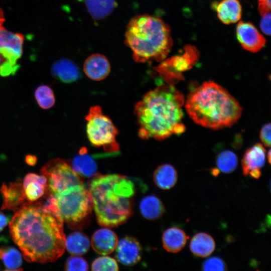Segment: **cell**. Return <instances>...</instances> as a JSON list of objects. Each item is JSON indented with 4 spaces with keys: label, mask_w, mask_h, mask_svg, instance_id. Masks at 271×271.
<instances>
[{
    "label": "cell",
    "mask_w": 271,
    "mask_h": 271,
    "mask_svg": "<svg viewBox=\"0 0 271 271\" xmlns=\"http://www.w3.org/2000/svg\"><path fill=\"white\" fill-rule=\"evenodd\" d=\"M63 223L45 202H25L9 223L10 235L27 261L54 262L65 250Z\"/></svg>",
    "instance_id": "obj_1"
},
{
    "label": "cell",
    "mask_w": 271,
    "mask_h": 271,
    "mask_svg": "<svg viewBox=\"0 0 271 271\" xmlns=\"http://www.w3.org/2000/svg\"><path fill=\"white\" fill-rule=\"evenodd\" d=\"M184 102L183 94L173 84H163L148 92L134 107L139 136L161 141L183 133Z\"/></svg>",
    "instance_id": "obj_2"
},
{
    "label": "cell",
    "mask_w": 271,
    "mask_h": 271,
    "mask_svg": "<svg viewBox=\"0 0 271 271\" xmlns=\"http://www.w3.org/2000/svg\"><path fill=\"white\" fill-rule=\"evenodd\" d=\"M88 188L100 226L117 227L131 216L136 189L133 183L127 177L97 173L92 177Z\"/></svg>",
    "instance_id": "obj_3"
},
{
    "label": "cell",
    "mask_w": 271,
    "mask_h": 271,
    "mask_svg": "<svg viewBox=\"0 0 271 271\" xmlns=\"http://www.w3.org/2000/svg\"><path fill=\"white\" fill-rule=\"evenodd\" d=\"M184 105L195 123L215 130L234 124L242 110L238 101L225 88L211 80L191 90Z\"/></svg>",
    "instance_id": "obj_4"
},
{
    "label": "cell",
    "mask_w": 271,
    "mask_h": 271,
    "mask_svg": "<svg viewBox=\"0 0 271 271\" xmlns=\"http://www.w3.org/2000/svg\"><path fill=\"white\" fill-rule=\"evenodd\" d=\"M124 36V43L132 51L136 62H161L173 45L169 26L161 18L148 14L131 18Z\"/></svg>",
    "instance_id": "obj_5"
},
{
    "label": "cell",
    "mask_w": 271,
    "mask_h": 271,
    "mask_svg": "<svg viewBox=\"0 0 271 271\" xmlns=\"http://www.w3.org/2000/svg\"><path fill=\"white\" fill-rule=\"evenodd\" d=\"M45 197L48 208L71 228L83 223L93 209L90 192L83 183Z\"/></svg>",
    "instance_id": "obj_6"
},
{
    "label": "cell",
    "mask_w": 271,
    "mask_h": 271,
    "mask_svg": "<svg viewBox=\"0 0 271 271\" xmlns=\"http://www.w3.org/2000/svg\"><path fill=\"white\" fill-rule=\"evenodd\" d=\"M85 120L87 136L94 147L102 148L109 153L119 151V146L116 140L118 130L99 106H91Z\"/></svg>",
    "instance_id": "obj_7"
},
{
    "label": "cell",
    "mask_w": 271,
    "mask_h": 271,
    "mask_svg": "<svg viewBox=\"0 0 271 271\" xmlns=\"http://www.w3.org/2000/svg\"><path fill=\"white\" fill-rule=\"evenodd\" d=\"M40 173L47 179L46 196L55 194L70 186L83 183L81 177L61 159L50 160L42 167Z\"/></svg>",
    "instance_id": "obj_8"
},
{
    "label": "cell",
    "mask_w": 271,
    "mask_h": 271,
    "mask_svg": "<svg viewBox=\"0 0 271 271\" xmlns=\"http://www.w3.org/2000/svg\"><path fill=\"white\" fill-rule=\"evenodd\" d=\"M198 58V52L194 47L187 46L185 53L163 60L155 68L160 76L168 84L175 79H179V74L189 69Z\"/></svg>",
    "instance_id": "obj_9"
},
{
    "label": "cell",
    "mask_w": 271,
    "mask_h": 271,
    "mask_svg": "<svg viewBox=\"0 0 271 271\" xmlns=\"http://www.w3.org/2000/svg\"><path fill=\"white\" fill-rule=\"evenodd\" d=\"M24 40L23 35L0 27V54L14 65L19 66L17 61L22 56Z\"/></svg>",
    "instance_id": "obj_10"
},
{
    "label": "cell",
    "mask_w": 271,
    "mask_h": 271,
    "mask_svg": "<svg viewBox=\"0 0 271 271\" xmlns=\"http://www.w3.org/2000/svg\"><path fill=\"white\" fill-rule=\"evenodd\" d=\"M266 153L265 149L260 143H256L248 148L241 160L243 175L258 179L261 175L260 169L265 164Z\"/></svg>",
    "instance_id": "obj_11"
},
{
    "label": "cell",
    "mask_w": 271,
    "mask_h": 271,
    "mask_svg": "<svg viewBox=\"0 0 271 271\" xmlns=\"http://www.w3.org/2000/svg\"><path fill=\"white\" fill-rule=\"evenodd\" d=\"M237 38L245 50L255 53L260 50L265 44L264 37L251 23L239 22L236 29Z\"/></svg>",
    "instance_id": "obj_12"
},
{
    "label": "cell",
    "mask_w": 271,
    "mask_h": 271,
    "mask_svg": "<svg viewBox=\"0 0 271 271\" xmlns=\"http://www.w3.org/2000/svg\"><path fill=\"white\" fill-rule=\"evenodd\" d=\"M115 250L116 258L123 265H133L141 259L142 246L133 237L125 236L120 239L118 241Z\"/></svg>",
    "instance_id": "obj_13"
},
{
    "label": "cell",
    "mask_w": 271,
    "mask_h": 271,
    "mask_svg": "<svg viewBox=\"0 0 271 271\" xmlns=\"http://www.w3.org/2000/svg\"><path fill=\"white\" fill-rule=\"evenodd\" d=\"M3 199L1 209H8L16 212L24 204L26 199L23 185L20 183H3L0 188Z\"/></svg>",
    "instance_id": "obj_14"
},
{
    "label": "cell",
    "mask_w": 271,
    "mask_h": 271,
    "mask_svg": "<svg viewBox=\"0 0 271 271\" xmlns=\"http://www.w3.org/2000/svg\"><path fill=\"white\" fill-rule=\"evenodd\" d=\"M83 70L90 79L100 81L105 79L110 71V65L107 58L100 54H93L85 61Z\"/></svg>",
    "instance_id": "obj_15"
},
{
    "label": "cell",
    "mask_w": 271,
    "mask_h": 271,
    "mask_svg": "<svg viewBox=\"0 0 271 271\" xmlns=\"http://www.w3.org/2000/svg\"><path fill=\"white\" fill-rule=\"evenodd\" d=\"M118 241L116 234L108 227H105L94 232L90 244L95 252L105 255L115 250Z\"/></svg>",
    "instance_id": "obj_16"
},
{
    "label": "cell",
    "mask_w": 271,
    "mask_h": 271,
    "mask_svg": "<svg viewBox=\"0 0 271 271\" xmlns=\"http://www.w3.org/2000/svg\"><path fill=\"white\" fill-rule=\"evenodd\" d=\"M23 186L26 199L30 201H35L44 195L47 179L42 175L29 173L24 179Z\"/></svg>",
    "instance_id": "obj_17"
},
{
    "label": "cell",
    "mask_w": 271,
    "mask_h": 271,
    "mask_svg": "<svg viewBox=\"0 0 271 271\" xmlns=\"http://www.w3.org/2000/svg\"><path fill=\"white\" fill-rule=\"evenodd\" d=\"M189 237L184 230L176 227L166 229L162 235V244L168 252L177 253L185 246Z\"/></svg>",
    "instance_id": "obj_18"
},
{
    "label": "cell",
    "mask_w": 271,
    "mask_h": 271,
    "mask_svg": "<svg viewBox=\"0 0 271 271\" xmlns=\"http://www.w3.org/2000/svg\"><path fill=\"white\" fill-rule=\"evenodd\" d=\"M52 73L56 78L65 83L75 82L80 77L77 66L68 59H61L56 61L52 66Z\"/></svg>",
    "instance_id": "obj_19"
},
{
    "label": "cell",
    "mask_w": 271,
    "mask_h": 271,
    "mask_svg": "<svg viewBox=\"0 0 271 271\" xmlns=\"http://www.w3.org/2000/svg\"><path fill=\"white\" fill-rule=\"evenodd\" d=\"M219 19L229 25L238 22L241 16V6L238 0H222L216 6Z\"/></svg>",
    "instance_id": "obj_20"
},
{
    "label": "cell",
    "mask_w": 271,
    "mask_h": 271,
    "mask_svg": "<svg viewBox=\"0 0 271 271\" xmlns=\"http://www.w3.org/2000/svg\"><path fill=\"white\" fill-rule=\"evenodd\" d=\"M190 249L195 256L206 257L210 255L215 249L214 238L205 232H199L194 235L190 243Z\"/></svg>",
    "instance_id": "obj_21"
},
{
    "label": "cell",
    "mask_w": 271,
    "mask_h": 271,
    "mask_svg": "<svg viewBox=\"0 0 271 271\" xmlns=\"http://www.w3.org/2000/svg\"><path fill=\"white\" fill-rule=\"evenodd\" d=\"M154 183L158 187L163 190H169L173 187L178 180L176 169L169 164L159 166L153 174Z\"/></svg>",
    "instance_id": "obj_22"
},
{
    "label": "cell",
    "mask_w": 271,
    "mask_h": 271,
    "mask_svg": "<svg viewBox=\"0 0 271 271\" xmlns=\"http://www.w3.org/2000/svg\"><path fill=\"white\" fill-rule=\"evenodd\" d=\"M139 208L143 216L150 220L160 218L165 211V206L162 201L153 195L144 197L140 202Z\"/></svg>",
    "instance_id": "obj_23"
},
{
    "label": "cell",
    "mask_w": 271,
    "mask_h": 271,
    "mask_svg": "<svg viewBox=\"0 0 271 271\" xmlns=\"http://www.w3.org/2000/svg\"><path fill=\"white\" fill-rule=\"evenodd\" d=\"M73 169L81 177L91 178L97 174V167L94 159L82 148L72 162Z\"/></svg>",
    "instance_id": "obj_24"
},
{
    "label": "cell",
    "mask_w": 271,
    "mask_h": 271,
    "mask_svg": "<svg viewBox=\"0 0 271 271\" xmlns=\"http://www.w3.org/2000/svg\"><path fill=\"white\" fill-rule=\"evenodd\" d=\"M90 246L89 238L83 232L75 231L66 238L65 248L72 255H83L88 251Z\"/></svg>",
    "instance_id": "obj_25"
},
{
    "label": "cell",
    "mask_w": 271,
    "mask_h": 271,
    "mask_svg": "<svg viewBox=\"0 0 271 271\" xmlns=\"http://www.w3.org/2000/svg\"><path fill=\"white\" fill-rule=\"evenodd\" d=\"M85 4L89 13L96 20L108 16L117 6L116 0H85Z\"/></svg>",
    "instance_id": "obj_26"
},
{
    "label": "cell",
    "mask_w": 271,
    "mask_h": 271,
    "mask_svg": "<svg viewBox=\"0 0 271 271\" xmlns=\"http://www.w3.org/2000/svg\"><path fill=\"white\" fill-rule=\"evenodd\" d=\"M0 259L3 261L7 270L22 269L19 268L23 262L22 254L14 247L10 246L0 247Z\"/></svg>",
    "instance_id": "obj_27"
},
{
    "label": "cell",
    "mask_w": 271,
    "mask_h": 271,
    "mask_svg": "<svg viewBox=\"0 0 271 271\" xmlns=\"http://www.w3.org/2000/svg\"><path fill=\"white\" fill-rule=\"evenodd\" d=\"M238 158L236 155L230 150H224L218 154L216 165L219 171L224 173H230L236 168Z\"/></svg>",
    "instance_id": "obj_28"
},
{
    "label": "cell",
    "mask_w": 271,
    "mask_h": 271,
    "mask_svg": "<svg viewBox=\"0 0 271 271\" xmlns=\"http://www.w3.org/2000/svg\"><path fill=\"white\" fill-rule=\"evenodd\" d=\"M35 97L39 105L43 109L52 107L55 102L52 89L46 85H41L36 89Z\"/></svg>",
    "instance_id": "obj_29"
},
{
    "label": "cell",
    "mask_w": 271,
    "mask_h": 271,
    "mask_svg": "<svg viewBox=\"0 0 271 271\" xmlns=\"http://www.w3.org/2000/svg\"><path fill=\"white\" fill-rule=\"evenodd\" d=\"M91 269L94 271L118 270V266L115 259L103 255L96 258L93 261Z\"/></svg>",
    "instance_id": "obj_30"
},
{
    "label": "cell",
    "mask_w": 271,
    "mask_h": 271,
    "mask_svg": "<svg viewBox=\"0 0 271 271\" xmlns=\"http://www.w3.org/2000/svg\"><path fill=\"white\" fill-rule=\"evenodd\" d=\"M65 270L68 271H86L88 270L87 261L79 255L69 257L66 261Z\"/></svg>",
    "instance_id": "obj_31"
},
{
    "label": "cell",
    "mask_w": 271,
    "mask_h": 271,
    "mask_svg": "<svg viewBox=\"0 0 271 271\" xmlns=\"http://www.w3.org/2000/svg\"><path fill=\"white\" fill-rule=\"evenodd\" d=\"M204 271H224L227 266L224 261L220 257L214 256L206 259L202 266Z\"/></svg>",
    "instance_id": "obj_32"
},
{
    "label": "cell",
    "mask_w": 271,
    "mask_h": 271,
    "mask_svg": "<svg viewBox=\"0 0 271 271\" xmlns=\"http://www.w3.org/2000/svg\"><path fill=\"white\" fill-rule=\"evenodd\" d=\"M19 66L12 64L0 54V75L8 76L14 74L19 68Z\"/></svg>",
    "instance_id": "obj_33"
},
{
    "label": "cell",
    "mask_w": 271,
    "mask_h": 271,
    "mask_svg": "<svg viewBox=\"0 0 271 271\" xmlns=\"http://www.w3.org/2000/svg\"><path fill=\"white\" fill-rule=\"evenodd\" d=\"M270 123L269 122L262 126L259 132V138L263 145L266 147H270Z\"/></svg>",
    "instance_id": "obj_34"
},
{
    "label": "cell",
    "mask_w": 271,
    "mask_h": 271,
    "mask_svg": "<svg viewBox=\"0 0 271 271\" xmlns=\"http://www.w3.org/2000/svg\"><path fill=\"white\" fill-rule=\"evenodd\" d=\"M262 16L260 21V28L264 34L269 36L270 34V14L268 13Z\"/></svg>",
    "instance_id": "obj_35"
},
{
    "label": "cell",
    "mask_w": 271,
    "mask_h": 271,
    "mask_svg": "<svg viewBox=\"0 0 271 271\" xmlns=\"http://www.w3.org/2000/svg\"><path fill=\"white\" fill-rule=\"evenodd\" d=\"M258 10L261 16L270 13V0H258Z\"/></svg>",
    "instance_id": "obj_36"
},
{
    "label": "cell",
    "mask_w": 271,
    "mask_h": 271,
    "mask_svg": "<svg viewBox=\"0 0 271 271\" xmlns=\"http://www.w3.org/2000/svg\"><path fill=\"white\" fill-rule=\"evenodd\" d=\"M9 221L8 218L0 211V232L7 225Z\"/></svg>",
    "instance_id": "obj_37"
},
{
    "label": "cell",
    "mask_w": 271,
    "mask_h": 271,
    "mask_svg": "<svg viewBox=\"0 0 271 271\" xmlns=\"http://www.w3.org/2000/svg\"><path fill=\"white\" fill-rule=\"evenodd\" d=\"M25 161L28 165L34 166L37 162V158L35 156L28 155L26 157Z\"/></svg>",
    "instance_id": "obj_38"
},
{
    "label": "cell",
    "mask_w": 271,
    "mask_h": 271,
    "mask_svg": "<svg viewBox=\"0 0 271 271\" xmlns=\"http://www.w3.org/2000/svg\"><path fill=\"white\" fill-rule=\"evenodd\" d=\"M5 21L4 15L3 10L0 8V27L3 26V24Z\"/></svg>",
    "instance_id": "obj_39"
},
{
    "label": "cell",
    "mask_w": 271,
    "mask_h": 271,
    "mask_svg": "<svg viewBox=\"0 0 271 271\" xmlns=\"http://www.w3.org/2000/svg\"><path fill=\"white\" fill-rule=\"evenodd\" d=\"M267 160H268V163L269 164H270V156H271V154H270V150H268V152L267 154Z\"/></svg>",
    "instance_id": "obj_40"
}]
</instances>
